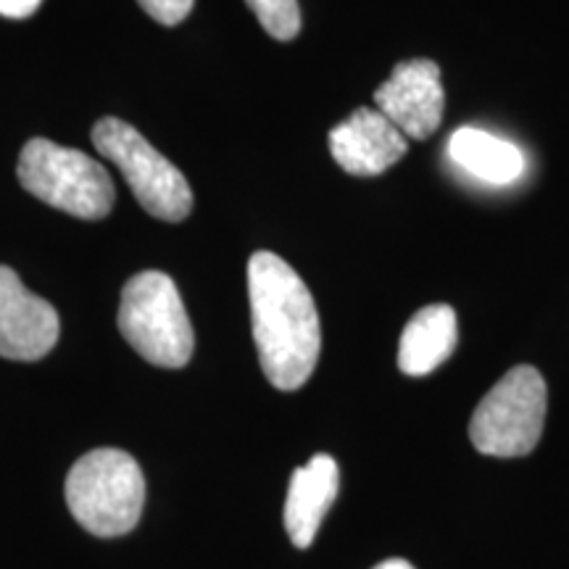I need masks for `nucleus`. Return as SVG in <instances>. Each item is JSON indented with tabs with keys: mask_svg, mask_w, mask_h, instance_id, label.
Returning <instances> with one entry per match:
<instances>
[{
	"mask_svg": "<svg viewBox=\"0 0 569 569\" xmlns=\"http://www.w3.org/2000/svg\"><path fill=\"white\" fill-rule=\"evenodd\" d=\"M17 177L38 201L84 222L109 217L113 209V182L103 163L74 148L56 146L53 140L27 142L19 153Z\"/></svg>",
	"mask_w": 569,
	"mask_h": 569,
	"instance_id": "obj_4",
	"label": "nucleus"
},
{
	"mask_svg": "<svg viewBox=\"0 0 569 569\" xmlns=\"http://www.w3.org/2000/svg\"><path fill=\"white\" fill-rule=\"evenodd\" d=\"M59 315L46 298L30 293L11 267H0V356L38 361L59 343Z\"/></svg>",
	"mask_w": 569,
	"mask_h": 569,
	"instance_id": "obj_8",
	"label": "nucleus"
},
{
	"mask_svg": "<svg viewBox=\"0 0 569 569\" xmlns=\"http://www.w3.org/2000/svg\"><path fill=\"white\" fill-rule=\"evenodd\" d=\"M338 488L340 469L330 453H317L309 465L296 469L284 498V530L296 549H309L315 543L325 515L338 498Z\"/></svg>",
	"mask_w": 569,
	"mask_h": 569,
	"instance_id": "obj_10",
	"label": "nucleus"
},
{
	"mask_svg": "<svg viewBox=\"0 0 569 569\" xmlns=\"http://www.w3.org/2000/svg\"><path fill=\"white\" fill-rule=\"evenodd\" d=\"M446 92L440 67L430 59L401 61L375 92V109L409 140H427L443 122Z\"/></svg>",
	"mask_w": 569,
	"mask_h": 569,
	"instance_id": "obj_7",
	"label": "nucleus"
},
{
	"mask_svg": "<svg viewBox=\"0 0 569 569\" xmlns=\"http://www.w3.org/2000/svg\"><path fill=\"white\" fill-rule=\"evenodd\" d=\"M549 390L536 367H515L490 388L469 422V440L486 457H528L543 436Z\"/></svg>",
	"mask_w": 569,
	"mask_h": 569,
	"instance_id": "obj_5",
	"label": "nucleus"
},
{
	"mask_svg": "<svg viewBox=\"0 0 569 569\" xmlns=\"http://www.w3.org/2000/svg\"><path fill=\"white\" fill-rule=\"evenodd\" d=\"M92 146L122 172L138 203L163 222H182L193 211V190L180 169L161 156L132 124L122 119H98Z\"/></svg>",
	"mask_w": 569,
	"mask_h": 569,
	"instance_id": "obj_6",
	"label": "nucleus"
},
{
	"mask_svg": "<svg viewBox=\"0 0 569 569\" xmlns=\"http://www.w3.org/2000/svg\"><path fill=\"white\" fill-rule=\"evenodd\" d=\"M138 3L142 6V11H146L151 19L159 21V24L174 27L188 19V13L193 11L196 0H138Z\"/></svg>",
	"mask_w": 569,
	"mask_h": 569,
	"instance_id": "obj_14",
	"label": "nucleus"
},
{
	"mask_svg": "<svg viewBox=\"0 0 569 569\" xmlns=\"http://www.w3.org/2000/svg\"><path fill=\"white\" fill-rule=\"evenodd\" d=\"M67 507L84 530L98 538L127 536L142 515L146 478L127 451L96 448L69 469Z\"/></svg>",
	"mask_w": 569,
	"mask_h": 569,
	"instance_id": "obj_2",
	"label": "nucleus"
},
{
	"mask_svg": "<svg viewBox=\"0 0 569 569\" xmlns=\"http://www.w3.org/2000/svg\"><path fill=\"white\" fill-rule=\"evenodd\" d=\"M448 156L467 174L490 184H511L525 174V153L515 142L496 138L478 127H461L448 140Z\"/></svg>",
	"mask_w": 569,
	"mask_h": 569,
	"instance_id": "obj_12",
	"label": "nucleus"
},
{
	"mask_svg": "<svg viewBox=\"0 0 569 569\" xmlns=\"http://www.w3.org/2000/svg\"><path fill=\"white\" fill-rule=\"evenodd\" d=\"M119 332L142 359L163 369H180L190 361L196 348L193 325L169 274H134L124 284L117 315Z\"/></svg>",
	"mask_w": 569,
	"mask_h": 569,
	"instance_id": "obj_3",
	"label": "nucleus"
},
{
	"mask_svg": "<svg viewBox=\"0 0 569 569\" xmlns=\"http://www.w3.org/2000/svg\"><path fill=\"white\" fill-rule=\"evenodd\" d=\"M259 24L274 40H293L301 32V6L298 0H246Z\"/></svg>",
	"mask_w": 569,
	"mask_h": 569,
	"instance_id": "obj_13",
	"label": "nucleus"
},
{
	"mask_svg": "<svg viewBox=\"0 0 569 569\" xmlns=\"http://www.w3.org/2000/svg\"><path fill=\"white\" fill-rule=\"evenodd\" d=\"M330 153L343 172L377 177L409 151V138L377 109H356L330 132Z\"/></svg>",
	"mask_w": 569,
	"mask_h": 569,
	"instance_id": "obj_9",
	"label": "nucleus"
},
{
	"mask_svg": "<svg viewBox=\"0 0 569 569\" xmlns=\"http://www.w3.org/2000/svg\"><path fill=\"white\" fill-rule=\"evenodd\" d=\"M459 340L457 311L448 303H432L419 309L403 327L398 343V369L409 377H425L443 365Z\"/></svg>",
	"mask_w": 569,
	"mask_h": 569,
	"instance_id": "obj_11",
	"label": "nucleus"
},
{
	"mask_svg": "<svg viewBox=\"0 0 569 569\" xmlns=\"http://www.w3.org/2000/svg\"><path fill=\"white\" fill-rule=\"evenodd\" d=\"M42 0H0V17L27 19L40 9Z\"/></svg>",
	"mask_w": 569,
	"mask_h": 569,
	"instance_id": "obj_15",
	"label": "nucleus"
},
{
	"mask_svg": "<svg viewBox=\"0 0 569 569\" xmlns=\"http://www.w3.org/2000/svg\"><path fill=\"white\" fill-rule=\"evenodd\" d=\"M248 298L261 372L277 390L306 386L322 351V325L301 274L277 253L256 251L248 261Z\"/></svg>",
	"mask_w": 569,
	"mask_h": 569,
	"instance_id": "obj_1",
	"label": "nucleus"
},
{
	"mask_svg": "<svg viewBox=\"0 0 569 569\" xmlns=\"http://www.w3.org/2000/svg\"><path fill=\"white\" fill-rule=\"evenodd\" d=\"M372 569H417V567H411L407 559H386L380 561V565H375Z\"/></svg>",
	"mask_w": 569,
	"mask_h": 569,
	"instance_id": "obj_16",
	"label": "nucleus"
}]
</instances>
